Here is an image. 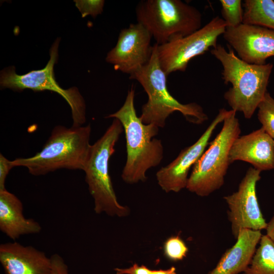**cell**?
<instances>
[{
    "mask_svg": "<svg viewBox=\"0 0 274 274\" xmlns=\"http://www.w3.org/2000/svg\"><path fill=\"white\" fill-rule=\"evenodd\" d=\"M135 91L132 85L123 106L107 118L117 119L125 131L127 159L121 177L126 183L132 184L147 180V171L158 166L163 158L161 141L153 138L159 127L143 123L137 116L134 104Z\"/></svg>",
    "mask_w": 274,
    "mask_h": 274,
    "instance_id": "obj_1",
    "label": "cell"
},
{
    "mask_svg": "<svg viewBox=\"0 0 274 274\" xmlns=\"http://www.w3.org/2000/svg\"><path fill=\"white\" fill-rule=\"evenodd\" d=\"M211 52L223 67L224 83L232 85L224 93L225 99L231 110L242 112L247 119L251 118L267 92L273 64L248 63L236 55L231 47L226 50L220 44Z\"/></svg>",
    "mask_w": 274,
    "mask_h": 274,
    "instance_id": "obj_2",
    "label": "cell"
},
{
    "mask_svg": "<svg viewBox=\"0 0 274 274\" xmlns=\"http://www.w3.org/2000/svg\"><path fill=\"white\" fill-rule=\"evenodd\" d=\"M91 130L90 124L71 128L56 126L40 152L12 160L13 166L25 167L34 176L62 168L84 170L91 148Z\"/></svg>",
    "mask_w": 274,
    "mask_h": 274,
    "instance_id": "obj_3",
    "label": "cell"
},
{
    "mask_svg": "<svg viewBox=\"0 0 274 274\" xmlns=\"http://www.w3.org/2000/svg\"><path fill=\"white\" fill-rule=\"evenodd\" d=\"M158 46L157 43L153 46L147 63L129 76L130 79L135 80L142 85L148 97L142 108L140 118L142 122L163 127L168 117L175 112H179L192 123H202L208 120V116L199 105L195 102L182 104L168 90L167 76L159 63Z\"/></svg>",
    "mask_w": 274,
    "mask_h": 274,
    "instance_id": "obj_4",
    "label": "cell"
},
{
    "mask_svg": "<svg viewBox=\"0 0 274 274\" xmlns=\"http://www.w3.org/2000/svg\"><path fill=\"white\" fill-rule=\"evenodd\" d=\"M123 130L119 120L114 119L103 135L91 145L84 170L86 182L94 200V210L98 214L105 213L118 217L129 214V208L117 200L109 171L110 158Z\"/></svg>",
    "mask_w": 274,
    "mask_h": 274,
    "instance_id": "obj_5",
    "label": "cell"
},
{
    "mask_svg": "<svg viewBox=\"0 0 274 274\" xmlns=\"http://www.w3.org/2000/svg\"><path fill=\"white\" fill-rule=\"evenodd\" d=\"M137 22L162 45L188 36L201 27L202 14L180 0H142L136 5Z\"/></svg>",
    "mask_w": 274,
    "mask_h": 274,
    "instance_id": "obj_6",
    "label": "cell"
},
{
    "mask_svg": "<svg viewBox=\"0 0 274 274\" xmlns=\"http://www.w3.org/2000/svg\"><path fill=\"white\" fill-rule=\"evenodd\" d=\"M241 128L236 112L231 110L216 138L192 167L186 189L201 197L207 196L224 184L229 165V152L239 136Z\"/></svg>",
    "mask_w": 274,
    "mask_h": 274,
    "instance_id": "obj_7",
    "label": "cell"
},
{
    "mask_svg": "<svg viewBox=\"0 0 274 274\" xmlns=\"http://www.w3.org/2000/svg\"><path fill=\"white\" fill-rule=\"evenodd\" d=\"M60 38H57L50 50V59L44 68L18 75L14 66L5 68L1 72V88H10L15 91L30 89L37 91L49 90L60 95L68 103L72 111L73 126H82L86 121L85 103L78 89L73 87L64 89L56 81L54 66L58 58Z\"/></svg>",
    "mask_w": 274,
    "mask_h": 274,
    "instance_id": "obj_8",
    "label": "cell"
},
{
    "mask_svg": "<svg viewBox=\"0 0 274 274\" xmlns=\"http://www.w3.org/2000/svg\"><path fill=\"white\" fill-rule=\"evenodd\" d=\"M226 28L223 19L216 16L188 36L158 45V58L163 71L167 76L177 71L185 72L192 59L217 47L218 39Z\"/></svg>",
    "mask_w": 274,
    "mask_h": 274,
    "instance_id": "obj_9",
    "label": "cell"
},
{
    "mask_svg": "<svg viewBox=\"0 0 274 274\" xmlns=\"http://www.w3.org/2000/svg\"><path fill=\"white\" fill-rule=\"evenodd\" d=\"M260 174V171L253 167L249 168L237 191L223 198L228 207V218L235 239L242 229L261 231L266 229L267 223L261 212L256 193Z\"/></svg>",
    "mask_w": 274,
    "mask_h": 274,
    "instance_id": "obj_10",
    "label": "cell"
},
{
    "mask_svg": "<svg viewBox=\"0 0 274 274\" xmlns=\"http://www.w3.org/2000/svg\"><path fill=\"white\" fill-rule=\"evenodd\" d=\"M152 38L142 24H130L121 30L116 46L107 54L106 61L116 70L129 75L133 74L150 60Z\"/></svg>",
    "mask_w": 274,
    "mask_h": 274,
    "instance_id": "obj_11",
    "label": "cell"
},
{
    "mask_svg": "<svg viewBox=\"0 0 274 274\" xmlns=\"http://www.w3.org/2000/svg\"><path fill=\"white\" fill-rule=\"evenodd\" d=\"M229 111L219 110V113L197 141L183 149L169 164L156 174L157 183L165 192H178L186 188L189 172L205 151L217 125L223 122Z\"/></svg>",
    "mask_w": 274,
    "mask_h": 274,
    "instance_id": "obj_12",
    "label": "cell"
},
{
    "mask_svg": "<svg viewBox=\"0 0 274 274\" xmlns=\"http://www.w3.org/2000/svg\"><path fill=\"white\" fill-rule=\"evenodd\" d=\"M224 40L244 61L255 64L266 63L274 56V30L260 26L242 23L226 27Z\"/></svg>",
    "mask_w": 274,
    "mask_h": 274,
    "instance_id": "obj_13",
    "label": "cell"
},
{
    "mask_svg": "<svg viewBox=\"0 0 274 274\" xmlns=\"http://www.w3.org/2000/svg\"><path fill=\"white\" fill-rule=\"evenodd\" d=\"M229 160L248 162L260 171L274 169V139L261 127L238 136L231 147Z\"/></svg>",
    "mask_w": 274,
    "mask_h": 274,
    "instance_id": "obj_14",
    "label": "cell"
},
{
    "mask_svg": "<svg viewBox=\"0 0 274 274\" xmlns=\"http://www.w3.org/2000/svg\"><path fill=\"white\" fill-rule=\"evenodd\" d=\"M0 262L6 274H52L50 258L17 242L0 245Z\"/></svg>",
    "mask_w": 274,
    "mask_h": 274,
    "instance_id": "obj_15",
    "label": "cell"
},
{
    "mask_svg": "<svg viewBox=\"0 0 274 274\" xmlns=\"http://www.w3.org/2000/svg\"><path fill=\"white\" fill-rule=\"evenodd\" d=\"M261 231H240L233 246L223 254L215 268L208 274H238L249 266L262 236Z\"/></svg>",
    "mask_w": 274,
    "mask_h": 274,
    "instance_id": "obj_16",
    "label": "cell"
},
{
    "mask_svg": "<svg viewBox=\"0 0 274 274\" xmlns=\"http://www.w3.org/2000/svg\"><path fill=\"white\" fill-rule=\"evenodd\" d=\"M0 229L10 238L39 233L40 224L32 219L26 218L20 199L6 189L0 191Z\"/></svg>",
    "mask_w": 274,
    "mask_h": 274,
    "instance_id": "obj_17",
    "label": "cell"
},
{
    "mask_svg": "<svg viewBox=\"0 0 274 274\" xmlns=\"http://www.w3.org/2000/svg\"><path fill=\"white\" fill-rule=\"evenodd\" d=\"M243 6V23L260 26L274 30L273 0H245Z\"/></svg>",
    "mask_w": 274,
    "mask_h": 274,
    "instance_id": "obj_18",
    "label": "cell"
},
{
    "mask_svg": "<svg viewBox=\"0 0 274 274\" xmlns=\"http://www.w3.org/2000/svg\"><path fill=\"white\" fill-rule=\"evenodd\" d=\"M252 259L242 274H274V242L262 235Z\"/></svg>",
    "mask_w": 274,
    "mask_h": 274,
    "instance_id": "obj_19",
    "label": "cell"
},
{
    "mask_svg": "<svg viewBox=\"0 0 274 274\" xmlns=\"http://www.w3.org/2000/svg\"><path fill=\"white\" fill-rule=\"evenodd\" d=\"M222 19L226 27H235L243 21L244 9L241 0H220Z\"/></svg>",
    "mask_w": 274,
    "mask_h": 274,
    "instance_id": "obj_20",
    "label": "cell"
},
{
    "mask_svg": "<svg viewBox=\"0 0 274 274\" xmlns=\"http://www.w3.org/2000/svg\"><path fill=\"white\" fill-rule=\"evenodd\" d=\"M258 119L262 127L274 139V98L267 92L258 107Z\"/></svg>",
    "mask_w": 274,
    "mask_h": 274,
    "instance_id": "obj_21",
    "label": "cell"
},
{
    "mask_svg": "<svg viewBox=\"0 0 274 274\" xmlns=\"http://www.w3.org/2000/svg\"><path fill=\"white\" fill-rule=\"evenodd\" d=\"M163 252L168 259L178 261L186 256L188 249L183 239L179 235H176L170 236L165 241L163 245Z\"/></svg>",
    "mask_w": 274,
    "mask_h": 274,
    "instance_id": "obj_22",
    "label": "cell"
},
{
    "mask_svg": "<svg viewBox=\"0 0 274 274\" xmlns=\"http://www.w3.org/2000/svg\"><path fill=\"white\" fill-rule=\"evenodd\" d=\"M76 7L81 13L82 17L91 15L93 18L103 11L105 1L103 0L74 1Z\"/></svg>",
    "mask_w": 274,
    "mask_h": 274,
    "instance_id": "obj_23",
    "label": "cell"
},
{
    "mask_svg": "<svg viewBox=\"0 0 274 274\" xmlns=\"http://www.w3.org/2000/svg\"><path fill=\"white\" fill-rule=\"evenodd\" d=\"M14 167L12 161L0 154V191L6 190L5 181L10 170Z\"/></svg>",
    "mask_w": 274,
    "mask_h": 274,
    "instance_id": "obj_24",
    "label": "cell"
},
{
    "mask_svg": "<svg viewBox=\"0 0 274 274\" xmlns=\"http://www.w3.org/2000/svg\"><path fill=\"white\" fill-rule=\"evenodd\" d=\"M52 263V274H69L68 267L63 258L57 254L50 257Z\"/></svg>",
    "mask_w": 274,
    "mask_h": 274,
    "instance_id": "obj_25",
    "label": "cell"
},
{
    "mask_svg": "<svg viewBox=\"0 0 274 274\" xmlns=\"http://www.w3.org/2000/svg\"><path fill=\"white\" fill-rule=\"evenodd\" d=\"M116 274H152L153 270L145 265H139L137 263L126 268H116Z\"/></svg>",
    "mask_w": 274,
    "mask_h": 274,
    "instance_id": "obj_26",
    "label": "cell"
},
{
    "mask_svg": "<svg viewBox=\"0 0 274 274\" xmlns=\"http://www.w3.org/2000/svg\"><path fill=\"white\" fill-rule=\"evenodd\" d=\"M265 230L266 235L274 242V212L273 216L267 224Z\"/></svg>",
    "mask_w": 274,
    "mask_h": 274,
    "instance_id": "obj_27",
    "label": "cell"
},
{
    "mask_svg": "<svg viewBox=\"0 0 274 274\" xmlns=\"http://www.w3.org/2000/svg\"><path fill=\"white\" fill-rule=\"evenodd\" d=\"M152 274H177L175 267L172 266L166 269L153 270Z\"/></svg>",
    "mask_w": 274,
    "mask_h": 274,
    "instance_id": "obj_28",
    "label": "cell"
}]
</instances>
